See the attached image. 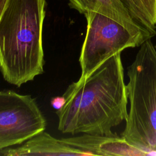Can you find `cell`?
Wrapping results in <instances>:
<instances>
[{
  "label": "cell",
  "mask_w": 156,
  "mask_h": 156,
  "mask_svg": "<svg viewBox=\"0 0 156 156\" xmlns=\"http://www.w3.org/2000/svg\"><path fill=\"white\" fill-rule=\"evenodd\" d=\"M119 52L104 62L83 80L70 84L63 104L56 110L63 133L116 135L112 129L127 116L128 98Z\"/></svg>",
  "instance_id": "1"
},
{
  "label": "cell",
  "mask_w": 156,
  "mask_h": 156,
  "mask_svg": "<svg viewBox=\"0 0 156 156\" xmlns=\"http://www.w3.org/2000/svg\"><path fill=\"white\" fill-rule=\"evenodd\" d=\"M46 0H9L0 18V71L20 87L43 73Z\"/></svg>",
  "instance_id": "2"
},
{
  "label": "cell",
  "mask_w": 156,
  "mask_h": 156,
  "mask_svg": "<svg viewBox=\"0 0 156 156\" xmlns=\"http://www.w3.org/2000/svg\"><path fill=\"white\" fill-rule=\"evenodd\" d=\"M128 67L129 110L121 136L156 155V48L148 39Z\"/></svg>",
  "instance_id": "3"
},
{
  "label": "cell",
  "mask_w": 156,
  "mask_h": 156,
  "mask_svg": "<svg viewBox=\"0 0 156 156\" xmlns=\"http://www.w3.org/2000/svg\"><path fill=\"white\" fill-rule=\"evenodd\" d=\"M84 15L87 26L79 57L80 80L110 57L127 48L140 46L155 36L140 24H127L99 12H88Z\"/></svg>",
  "instance_id": "4"
},
{
  "label": "cell",
  "mask_w": 156,
  "mask_h": 156,
  "mask_svg": "<svg viewBox=\"0 0 156 156\" xmlns=\"http://www.w3.org/2000/svg\"><path fill=\"white\" fill-rule=\"evenodd\" d=\"M46 126L44 116L30 95L0 91V151L23 143Z\"/></svg>",
  "instance_id": "5"
},
{
  "label": "cell",
  "mask_w": 156,
  "mask_h": 156,
  "mask_svg": "<svg viewBox=\"0 0 156 156\" xmlns=\"http://www.w3.org/2000/svg\"><path fill=\"white\" fill-rule=\"evenodd\" d=\"M61 140L68 144L90 153L91 155H152L151 152L134 146L116 134L107 136L83 133Z\"/></svg>",
  "instance_id": "6"
},
{
  "label": "cell",
  "mask_w": 156,
  "mask_h": 156,
  "mask_svg": "<svg viewBox=\"0 0 156 156\" xmlns=\"http://www.w3.org/2000/svg\"><path fill=\"white\" fill-rule=\"evenodd\" d=\"M6 156L31 155H91L90 153L72 146L58 140L44 130L36 134L15 148H5L0 151Z\"/></svg>",
  "instance_id": "7"
},
{
  "label": "cell",
  "mask_w": 156,
  "mask_h": 156,
  "mask_svg": "<svg viewBox=\"0 0 156 156\" xmlns=\"http://www.w3.org/2000/svg\"><path fill=\"white\" fill-rule=\"evenodd\" d=\"M71 8L85 14L96 12L129 24H140L131 16L121 0H68Z\"/></svg>",
  "instance_id": "8"
},
{
  "label": "cell",
  "mask_w": 156,
  "mask_h": 156,
  "mask_svg": "<svg viewBox=\"0 0 156 156\" xmlns=\"http://www.w3.org/2000/svg\"><path fill=\"white\" fill-rule=\"evenodd\" d=\"M132 18L156 35V0H121Z\"/></svg>",
  "instance_id": "9"
},
{
  "label": "cell",
  "mask_w": 156,
  "mask_h": 156,
  "mask_svg": "<svg viewBox=\"0 0 156 156\" xmlns=\"http://www.w3.org/2000/svg\"><path fill=\"white\" fill-rule=\"evenodd\" d=\"M63 104V99L62 96L57 97L52 101V105L54 108H59Z\"/></svg>",
  "instance_id": "10"
},
{
  "label": "cell",
  "mask_w": 156,
  "mask_h": 156,
  "mask_svg": "<svg viewBox=\"0 0 156 156\" xmlns=\"http://www.w3.org/2000/svg\"><path fill=\"white\" fill-rule=\"evenodd\" d=\"M9 0H0V18Z\"/></svg>",
  "instance_id": "11"
},
{
  "label": "cell",
  "mask_w": 156,
  "mask_h": 156,
  "mask_svg": "<svg viewBox=\"0 0 156 156\" xmlns=\"http://www.w3.org/2000/svg\"><path fill=\"white\" fill-rule=\"evenodd\" d=\"M155 48H156V46H155Z\"/></svg>",
  "instance_id": "12"
}]
</instances>
